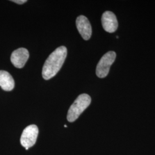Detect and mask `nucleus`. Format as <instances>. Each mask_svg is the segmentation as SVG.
<instances>
[{
    "mask_svg": "<svg viewBox=\"0 0 155 155\" xmlns=\"http://www.w3.org/2000/svg\"><path fill=\"white\" fill-rule=\"evenodd\" d=\"M12 1L14 2L16 4H23L25 2H26L27 1V0H13Z\"/></svg>",
    "mask_w": 155,
    "mask_h": 155,
    "instance_id": "1a4fd4ad",
    "label": "nucleus"
},
{
    "mask_svg": "<svg viewBox=\"0 0 155 155\" xmlns=\"http://www.w3.org/2000/svg\"><path fill=\"white\" fill-rule=\"evenodd\" d=\"M0 87L2 90L9 91L15 87V81L11 75L7 71L0 70Z\"/></svg>",
    "mask_w": 155,
    "mask_h": 155,
    "instance_id": "6e6552de",
    "label": "nucleus"
},
{
    "mask_svg": "<svg viewBox=\"0 0 155 155\" xmlns=\"http://www.w3.org/2000/svg\"><path fill=\"white\" fill-rule=\"evenodd\" d=\"M116 58V54L113 51L107 52L101 58L96 68V74L98 77L103 78L107 75L110 66L114 63Z\"/></svg>",
    "mask_w": 155,
    "mask_h": 155,
    "instance_id": "7ed1b4c3",
    "label": "nucleus"
},
{
    "mask_svg": "<svg viewBox=\"0 0 155 155\" xmlns=\"http://www.w3.org/2000/svg\"><path fill=\"white\" fill-rule=\"evenodd\" d=\"M29 56L28 50L24 48H20L12 52L11 61L14 66L18 68H21L25 66Z\"/></svg>",
    "mask_w": 155,
    "mask_h": 155,
    "instance_id": "39448f33",
    "label": "nucleus"
},
{
    "mask_svg": "<svg viewBox=\"0 0 155 155\" xmlns=\"http://www.w3.org/2000/svg\"><path fill=\"white\" fill-rule=\"evenodd\" d=\"M67 54L66 47L61 46L52 52L47 59L43 67L42 76L48 80L55 76L63 66Z\"/></svg>",
    "mask_w": 155,
    "mask_h": 155,
    "instance_id": "f257e3e1",
    "label": "nucleus"
},
{
    "mask_svg": "<svg viewBox=\"0 0 155 155\" xmlns=\"http://www.w3.org/2000/svg\"><path fill=\"white\" fill-rule=\"evenodd\" d=\"M76 25L83 39L85 40L90 39L92 34V29L88 18L82 15L78 17Z\"/></svg>",
    "mask_w": 155,
    "mask_h": 155,
    "instance_id": "0eeeda50",
    "label": "nucleus"
},
{
    "mask_svg": "<svg viewBox=\"0 0 155 155\" xmlns=\"http://www.w3.org/2000/svg\"><path fill=\"white\" fill-rule=\"evenodd\" d=\"M39 134V129L35 125H31L25 127L20 138V143L27 150L32 147L36 142Z\"/></svg>",
    "mask_w": 155,
    "mask_h": 155,
    "instance_id": "20e7f679",
    "label": "nucleus"
},
{
    "mask_svg": "<svg viewBox=\"0 0 155 155\" xmlns=\"http://www.w3.org/2000/svg\"><path fill=\"white\" fill-rule=\"evenodd\" d=\"M91 101V97L88 94L79 95L68 111L67 120L69 122H72L77 120L80 115L90 105Z\"/></svg>",
    "mask_w": 155,
    "mask_h": 155,
    "instance_id": "f03ea898",
    "label": "nucleus"
},
{
    "mask_svg": "<svg viewBox=\"0 0 155 155\" xmlns=\"http://www.w3.org/2000/svg\"><path fill=\"white\" fill-rule=\"evenodd\" d=\"M64 127H67L66 125H64Z\"/></svg>",
    "mask_w": 155,
    "mask_h": 155,
    "instance_id": "9d476101",
    "label": "nucleus"
},
{
    "mask_svg": "<svg viewBox=\"0 0 155 155\" xmlns=\"http://www.w3.org/2000/svg\"><path fill=\"white\" fill-rule=\"evenodd\" d=\"M102 24L104 29L109 33L114 32L118 28V21L116 15L110 11H106L102 16Z\"/></svg>",
    "mask_w": 155,
    "mask_h": 155,
    "instance_id": "423d86ee",
    "label": "nucleus"
}]
</instances>
